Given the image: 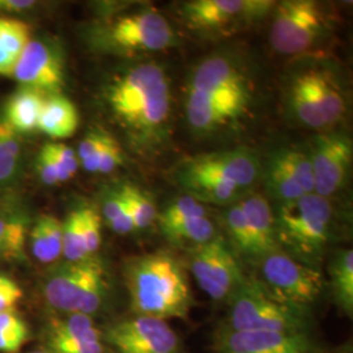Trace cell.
Returning a JSON list of instances; mask_svg holds the SVG:
<instances>
[{
	"label": "cell",
	"instance_id": "6da1fadb",
	"mask_svg": "<svg viewBox=\"0 0 353 353\" xmlns=\"http://www.w3.org/2000/svg\"><path fill=\"white\" fill-rule=\"evenodd\" d=\"M105 99L114 119L139 151L150 154L160 150L172 118L170 80L160 64L128 67L112 80Z\"/></svg>",
	"mask_w": 353,
	"mask_h": 353
},
{
	"label": "cell",
	"instance_id": "7a4b0ae2",
	"mask_svg": "<svg viewBox=\"0 0 353 353\" xmlns=\"http://www.w3.org/2000/svg\"><path fill=\"white\" fill-rule=\"evenodd\" d=\"M131 306L137 316L186 318L192 303L188 274L170 252L137 256L126 267Z\"/></svg>",
	"mask_w": 353,
	"mask_h": 353
},
{
	"label": "cell",
	"instance_id": "3957f363",
	"mask_svg": "<svg viewBox=\"0 0 353 353\" xmlns=\"http://www.w3.org/2000/svg\"><path fill=\"white\" fill-rule=\"evenodd\" d=\"M287 106L292 118L305 127L335 126L347 113V96L338 76L325 65H306L290 77Z\"/></svg>",
	"mask_w": 353,
	"mask_h": 353
},
{
	"label": "cell",
	"instance_id": "277c9868",
	"mask_svg": "<svg viewBox=\"0 0 353 353\" xmlns=\"http://www.w3.org/2000/svg\"><path fill=\"white\" fill-rule=\"evenodd\" d=\"M275 216L278 245L287 248L288 254L313 265L327 245L334 221L330 199L316 192L303 195L293 202L279 204Z\"/></svg>",
	"mask_w": 353,
	"mask_h": 353
},
{
	"label": "cell",
	"instance_id": "5b68a950",
	"mask_svg": "<svg viewBox=\"0 0 353 353\" xmlns=\"http://www.w3.org/2000/svg\"><path fill=\"white\" fill-rule=\"evenodd\" d=\"M229 330L306 332V310L279 300L262 281H245L232 297Z\"/></svg>",
	"mask_w": 353,
	"mask_h": 353
},
{
	"label": "cell",
	"instance_id": "8992f818",
	"mask_svg": "<svg viewBox=\"0 0 353 353\" xmlns=\"http://www.w3.org/2000/svg\"><path fill=\"white\" fill-rule=\"evenodd\" d=\"M270 43L283 55H299L322 43L332 30L331 14L316 0H285L272 10Z\"/></svg>",
	"mask_w": 353,
	"mask_h": 353
},
{
	"label": "cell",
	"instance_id": "52a82bcc",
	"mask_svg": "<svg viewBox=\"0 0 353 353\" xmlns=\"http://www.w3.org/2000/svg\"><path fill=\"white\" fill-rule=\"evenodd\" d=\"M106 290L103 267L92 256L55 268L43 288L46 301L54 309L85 316H92L100 309Z\"/></svg>",
	"mask_w": 353,
	"mask_h": 353
},
{
	"label": "cell",
	"instance_id": "ba28073f",
	"mask_svg": "<svg viewBox=\"0 0 353 353\" xmlns=\"http://www.w3.org/2000/svg\"><path fill=\"white\" fill-rule=\"evenodd\" d=\"M99 41L102 48L118 54H150L173 48L176 33L163 13L147 6L102 26Z\"/></svg>",
	"mask_w": 353,
	"mask_h": 353
},
{
	"label": "cell",
	"instance_id": "9c48e42d",
	"mask_svg": "<svg viewBox=\"0 0 353 353\" xmlns=\"http://www.w3.org/2000/svg\"><path fill=\"white\" fill-rule=\"evenodd\" d=\"M272 0H191L179 6L186 26L198 33L232 34L272 12Z\"/></svg>",
	"mask_w": 353,
	"mask_h": 353
},
{
	"label": "cell",
	"instance_id": "30bf717a",
	"mask_svg": "<svg viewBox=\"0 0 353 353\" xmlns=\"http://www.w3.org/2000/svg\"><path fill=\"white\" fill-rule=\"evenodd\" d=\"M261 272L262 283L274 296L305 310L316 303L325 287L323 276L314 265L280 249L261 259Z\"/></svg>",
	"mask_w": 353,
	"mask_h": 353
},
{
	"label": "cell",
	"instance_id": "8fae6325",
	"mask_svg": "<svg viewBox=\"0 0 353 353\" xmlns=\"http://www.w3.org/2000/svg\"><path fill=\"white\" fill-rule=\"evenodd\" d=\"M190 270L199 288L214 301L230 300L246 281L236 255L219 236L191 249Z\"/></svg>",
	"mask_w": 353,
	"mask_h": 353
},
{
	"label": "cell",
	"instance_id": "7c38bea8",
	"mask_svg": "<svg viewBox=\"0 0 353 353\" xmlns=\"http://www.w3.org/2000/svg\"><path fill=\"white\" fill-rule=\"evenodd\" d=\"M309 156L314 173V192L331 199L347 185L352 166V140L341 132L318 135Z\"/></svg>",
	"mask_w": 353,
	"mask_h": 353
},
{
	"label": "cell",
	"instance_id": "4fadbf2b",
	"mask_svg": "<svg viewBox=\"0 0 353 353\" xmlns=\"http://www.w3.org/2000/svg\"><path fill=\"white\" fill-rule=\"evenodd\" d=\"M252 102V89L211 96L186 92V119L195 134L211 135L239 121Z\"/></svg>",
	"mask_w": 353,
	"mask_h": 353
},
{
	"label": "cell",
	"instance_id": "5bb4252c",
	"mask_svg": "<svg viewBox=\"0 0 353 353\" xmlns=\"http://www.w3.org/2000/svg\"><path fill=\"white\" fill-rule=\"evenodd\" d=\"M165 239L178 246L191 249L204 245L217 236L216 225L208 217L204 204L190 195L178 196L157 214Z\"/></svg>",
	"mask_w": 353,
	"mask_h": 353
},
{
	"label": "cell",
	"instance_id": "9a60e30c",
	"mask_svg": "<svg viewBox=\"0 0 353 353\" xmlns=\"http://www.w3.org/2000/svg\"><path fill=\"white\" fill-rule=\"evenodd\" d=\"M261 174L258 156L248 148L201 154L183 161L176 176H205L227 181L245 191Z\"/></svg>",
	"mask_w": 353,
	"mask_h": 353
},
{
	"label": "cell",
	"instance_id": "2e32d148",
	"mask_svg": "<svg viewBox=\"0 0 353 353\" xmlns=\"http://www.w3.org/2000/svg\"><path fill=\"white\" fill-rule=\"evenodd\" d=\"M108 341L119 353H179V339L166 321L137 316L114 325Z\"/></svg>",
	"mask_w": 353,
	"mask_h": 353
},
{
	"label": "cell",
	"instance_id": "e0dca14e",
	"mask_svg": "<svg viewBox=\"0 0 353 353\" xmlns=\"http://www.w3.org/2000/svg\"><path fill=\"white\" fill-rule=\"evenodd\" d=\"M12 75L23 87L58 94L64 84L63 62L50 45L30 39L17 58Z\"/></svg>",
	"mask_w": 353,
	"mask_h": 353
},
{
	"label": "cell",
	"instance_id": "ac0fdd59",
	"mask_svg": "<svg viewBox=\"0 0 353 353\" xmlns=\"http://www.w3.org/2000/svg\"><path fill=\"white\" fill-rule=\"evenodd\" d=\"M219 353H318L314 341L306 332L232 331L217 344Z\"/></svg>",
	"mask_w": 353,
	"mask_h": 353
},
{
	"label": "cell",
	"instance_id": "d6986e66",
	"mask_svg": "<svg viewBox=\"0 0 353 353\" xmlns=\"http://www.w3.org/2000/svg\"><path fill=\"white\" fill-rule=\"evenodd\" d=\"M49 345L51 353H103L101 334L85 314H70L54 323Z\"/></svg>",
	"mask_w": 353,
	"mask_h": 353
},
{
	"label": "cell",
	"instance_id": "ffe728a7",
	"mask_svg": "<svg viewBox=\"0 0 353 353\" xmlns=\"http://www.w3.org/2000/svg\"><path fill=\"white\" fill-rule=\"evenodd\" d=\"M237 203L240 204L250 229L256 259L261 261L265 255L279 250L275 233V214L265 196L254 192L252 195L242 196Z\"/></svg>",
	"mask_w": 353,
	"mask_h": 353
},
{
	"label": "cell",
	"instance_id": "44dd1931",
	"mask_svg": "<svg viewBox=\"0 0 353 353\" xmlns=\"http://www.w3.org/2000/svg\"><path fill=\"white\" fill-rule=\"evenodd\" d=\"M79 126V114L75 105L67 97L52 94L43 105L38 122V130L54 139L72 137Z\"/></svg>",
	"mask_w": 353,
	"mask_h": 353
},
{
	"label": "cell",
	"instance_id": "7402d4cb",
	"mask_svg": "<svg viewBox=\"0 0 353 353\" xmlns=\"http://www.w3.org/2000/svg\"><path fill=\"white\" fill-rule=\"evenodd\" d=\"M45 101V96L41 90L23 87L7 103L6 121L17 132L36 131Z\"/></svg>",
	"mask_w": 353,
	"mask_h": 353
},
{
	"label": "cell",
	"instance_id": "603a6c76",
	"mask_svg": "<svg viewBox=\"0 0 353 353\" xmlns=\"http://www.w3.org/2000/svg\"><path fill=\"white\" fill-rule=\"evenodd\" d=\"M30 248L41 263H52L63 252V223L51 214L38 217L30 232Z\"/></svg>",
	"mask_w": 353,
	"mask_h": 353
},
{
	"label": "cell",
	"instance_id": "cb8c5ba5",
	"mask_svg": "<svg viewBox=\"0 0 353 353\" xmlns=\"http://www.w3.org/2000/svg\"><path fill=\"white\" fill-rule=\"evenodd\" d=\"M330 287L334 301L347 316L353 313V250L336 252L330 263Z\"/></svg>",
	"mask_w": 353,
	"mask_h": 353
},
{
	"label": "cell",
	"instance_id": "d4e9b609",
	"mask_svg": "<svg viewBox=\"0 0 353 353\" xmlns=\"http://www.w3.org/2000/svg\"><path fill=\"white\" fill-rule=\"evenodd\" d=\"M265 183L268 194L279 204L293 202L306 195L294 178L290 176L287 168L280 163L276 154H274L267 164Z\"/></svg>",
	"mask_w": 353,
	"mask_h": 353
},
{
	"label": "cell",
	"instance_id": "484cf974",
	"mask_svg": "<svg viewBox=\"0 0 353 353\" xmlns=\"http://www.w3.org/2000/svg\"><path fill=\"white\" fill-rule=\"evenodd\" d=\"M21 156L19 132L3 119L0 121V188L11 185L17 176Z\"/></svg>",
	"mask_w": 353,
	"mask_h": 353
},
{
	"label": "cell",
	"instance_id": "4316f807",
	"mask_svg": "<svg viewBox=\"0 0 353 353\" xmlns=\"http://www.w3.org/2000/svg\"><path fill=\"white\" fill-rule=\"evenodd\" d=\"M26 237V224L20 214H0V259L23 256Z\"/></svg>",
	"mask_w": 353,
	"mask_h": 353
},
{
	"label": "cell",
	"instance_id": "83f0119b",
	"mask_svg": "<svg viewBox=\"0 0 353 353\" xmlns=\"http://www.w3.org/2000/svg\"><path fill=\"white\" fill-rule=\"evenodd\" d=\"M276 157L280 163L287 168L290 176L294 178L297 185L303 192L313 194L314 192V173L310 161L309 152H303L297 148H284L278 151Z\"/></svg>",
	"mask_w": 353,
	"mask_h": 353
},
{
	"label": "cell",
	"instance_id": "f1b7e54d",
	"mask_svg": "<svg viewBox=\"0 0 353 353\" xmlns=\"http://www.w3.org/2000/svg\"><path fill=\"white\" fill-rule=\"evenodd\" d=\"M67 262H80L90 258L83 234L81 207L74 210L63 223V252Z\"/></svg>",
	"mask_w": 353,
	"mask_h": 353
},
{
	"label": "cell",
	"instance_id": "f546056e",
	"mask_svg": "<svg viewBox=\"0 0 353 353\" xmlns=\"http://www.w3.org/2000/svg\"><path fill=\"white\" fill-rule=\"evenodd\" d=\"M121 191L132 216L135 229L151 227L159 214L151 196L134 185H125Z\"/></svg>",
	"mask_w": 353,
	"mask_h": 353
},
{
	"label": "cell",
	"instance_id": "4dcf8cb0",
	"mask_svg": "<svg viewBox=\"0 0 353 353\" xmlns=\"http://www.w3.org/2000/svg\"><path fill=\"white\" fill-rule=\"evenodd\" d=\"M224 225L234 248L250 258H256L250 229L248 227L245 214L239 203L229 205L227 212L224 214Z\"/></svg>",
	"mask_w": 353,
	"mask_h": 353
},
{
	"label": "cell",
	"instance_id": "1f68e13d",
	"mask_svg": "<svg viewBox=\"0 0 353 353\" xmlns=\"http://www.w3.org/2000/svg\"><path fill=\"white\" fill-rule=\"evenodd\" d=\"M29 26L26 23L0 17V50L10 54L17 61L26 43L30 41Z\"/></svg>",
	"mask_w": 353,
	"mask_h": 353
},
{
	"label": "cell",
	"instance_id": "d6a6232c",
	"mask_svg": "<svg viewBox=\"0 0 353 353\" xmlns=\"http://www.w3.org/2000/svg\"><path fill=\"white\" fill-rule=\"evenodd\" d=\"M28 339L26 322L11 312L0 313V351L17 352Z\"/></svg>",
	"mask_w": 353,
	"mask_h": 353
},
{
	"label": "cell",
	"instance_id": "836d02e7",
	"mask_svg": "<svg viewBox=\"0 0 353 353\" xmlns=\"http://www.w3.org/2000/svg\"><path fill=\"white\" fill-rule=\"evenodd\" d=\"M110 138L112 137L106 132L92 131L81 140L76 154L83 168L89 173H97L102 151Z\"/></svg>",
	"mask_w": 353,
	"mask_h": 353
},
{
	"label": "cell",
	"instance_id": "e575fe53",
	"mask_svg": "<svg viewBox=\"0 0 353 353\" xmlns=\"http://www.w3.org/2000/svg\"><path fill=\"white\" fill-rule=\"evenodd\" d=\"M43 150L48 152V154L50 156L52 163L55 165L59 182H65L75 176L80 161L72 148L62 143H50L46 144Z\"/></svg>",
	"mask_w": 353,
	"mask_h": 353
},
{
	"label": "cell",
	"instance_id": "d590c367",
	"mask_svg": "<svg viewBox=\"0 0 353 353\" xmlns=\"http://www.w3.org/2000/svg\"><path fill=\"white\" fill-rule=\"evenodd\" d=\"M81 220L85 248L89 256H92L94 252H97L101 245V217L93 207L83 205Z\"/></svg>",
	"mask_w": 353,
	"mask_h": 353
},
{
	"label": "cell",
	"instance_id": "8d00e7d4",
	"mask_svg": "<svg viewBox=\"0 0 353 353\" xmlns=\"http://www.w3.org/2000/svg\"><path fill=\"white\" fill-rule=\"evenodd\" d=\"M23 297V290L7 275H0V313L11 312Z\"/></svg>",
	"mask_w": 353,
	"mask_h": 353
},
{
	"label": "cell",
	"instance_id": "74e56055",
	"mask_svg": "<svg viewBox=\"0 0 353 353\" xmlns=\"http://www.w3.org/2000/svg\"><path fill=\"white\" fill-rule=\"evenodd\" d=\"M123 163V152L119 143L114 138H110L108 144L105 145L100 157V164L97 173L100 174H109L114 172L119 165Z\"/></svg>",
	"mask_w": 353,
	"mask_h": 353
},
{
	"label": "cell",
	"instance_id": "f35d334b",
	"mask_svg": "<svg viewBox=\"0 0 353 353\" xmlns=\"http://www.w3.org/2000/svg\"><path fill=\"white\" fill-rule=\"evenodd\" d=\"M37 172L38 176L41 178V181H42L45 185L54 186V185L59 183L55 165L52 163L50 156L48 154V152L45 151L43 148H42V151H41L39 156H38Z\"/></svg>",
	"mask_w": 353,
	"mask_h": 353
},
{
	"label": "cell",
	"instance_id": "ab89813d",
	"mask_svg": "<svg viewBox=\"0 0 353 353\" xmlns=\"http://www.w3.org/2000/svg\"><path fill=\"white\" fill-rule=\"evenodd\" d=\"M127 204L122 191L119 190L118 192L112 194L105 203H103V210L102 214L105 216L108 224L113 223L115 219H118L121 214L126 211Z\"/></svg>",
	"mask_w": 353,
	"mask_h": 353
},
{
	"label": "cell",
	"instance_id": "60d3db41",
	"mask_svg": "<svg viewBox=\"0 0 353 353\" xmlns=\"http://www.w3.org/2000/svg\"><path fill=\"white\" fill-rule=\"evenodd\" d=\"M34 6L30 0H0V11L3 12H21Z\"/></svg>",
	"mask_w": 353,
	"mask_h": 353
},
{
	"label": "cell",
	"instance_id": "b9f144b4",
	"mask_svg": "<svg viewBox=\"0 0 353 353\" xmlns=\"http://www.w3.org/2000/svg\"><path fill=\"white\" fill-rule=\"evenodd\" d=\"M32 353H51V352H48V351H34V352H32Z\"/></svg>",
	"mask_w": 353,
	"mask_h": 353
}]
</instances>
